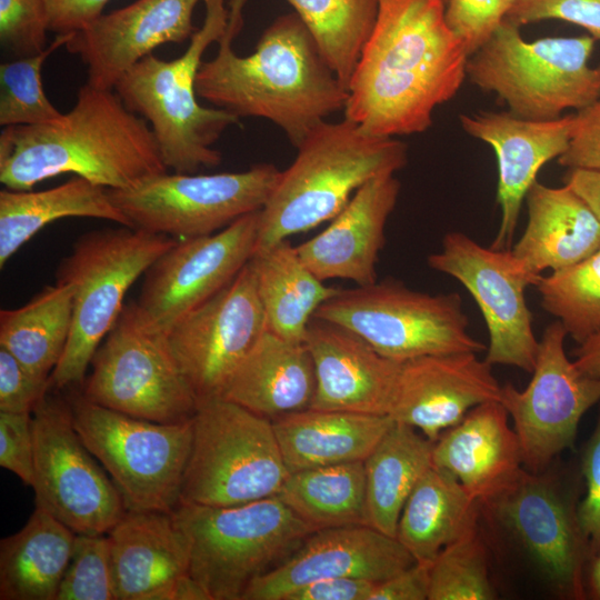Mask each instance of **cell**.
<instances>
[{
    "label": "cell",
    "instance_id": "1",
    "mask_svg": "<svg viewBox=\"0 0 600 600\" xmlns=\"http://www.w3.org/2000/svg\"><path fill=\"white\" fill-rule=\"evenodd\" d=\"M378 16L348 84L344 118L378 137L420 133L467 77L469 53L443 0H378Z\"/></svg>",
    "mask_w": 600,
    "mask_h": 600
},
{
    "label": "cell",
    "instance_id": "2",
    "mask_svg": "<svg viewBox=\"0 0 600 600\" xmlns=\"http://www.w3.org/2000/svg\"><path fill=\"white\" fill-rule=\"evenodd\" d=\"M241 28L228 21L217 54L200 64L197 94L239 118L273 122L297 148L326 118L343 110L348 90L296 12L273 20L246 57L232 49Z\"/></svg>",
    "mask_w": 600,
    "mask_h": 600
},
{
    "label": "cell",
    "instance_id": "3",
    "mask_svg": "<svg viewBox=\"0 0 600 600\" xmlns=\"http://www.w3.org/2000/svg\"><path fill=\"white\" fill-rule=\"evenodd\" d=\"M167 171L147 120L112 89L89 83L59 121L4 127L0 133V181L11 190H31L63 173L127 189Z\"/></svg>",
    "mask_w": 600,
    "mask_h": 600
},
{
    "label": "cell",
    "instance_id": "4",
    "mask_svg": "<svg viewBox=\"0 0 600 600\" xmlns=\"http://www.w3.org/2000/svg\"><path fill=\"white\" fill-rule=\"evenodd\" d=\"M297 150L260 210L254 253L332 220L360 187L408 161L404 142L367 133L346 118L322 121Z\"/></svg>",
    "mask_w": 600,
    "mask_h": 600
},
{
    "label": "cell",
    "instance_id": "5",
    "mask_svg": "<svg viewBox=\"0 0 600 600\" xmlns=\"http://www.w3.org/2000/svg\"><path fill=\"white\" fill-rule=\"evenodd\" d=\"M203 1L204 22L179 58L167 61L150 53L114 87L128 109L147 120L163 163L178 173H197L220 164L221 152L212 146L227 128L239 122L236 114L202 107L197 100L201 58L211 43L221 39L229 21L226 0Z\"/></svg>",
    "mask_w": 600,
    "mask_h": 600
},
{
    "label": "cell",
    "instance_id": "6",
    "mask_svg": "<svg viewBox=\"0 0 600 600\" xmlns=\"http://www.w3.org/2000/svg\"><path fill=\"white\" fill-rule=\"evenodd\" d=\"M178 239L120 226L80 236L58 264L56 281L71 286L72 327L50 376L57 390L82 386L100 343L118 320L134 281Z\"/></svg>",
    "mask_w": 600,
    "mask_h": 600
},
{
    "label": "cell",
    "instance_id": "7",
    "mask_svg": "<svg viewBox=\"0 0 600 600\" xmlns=\"http://www.w3.org/2000/svg\"><path fill=\"white\" fill-rule=\"evenodd\" d=\"M594 42L591 36L526 41L520 27L504 20L469 57L467 77L518 117L556 119L600 98V64L589 63Z\"/></svg>",
    "mask_w": 600,
    "mask_h": 600
},
{
    "label": "cell",
    "instance_id": "8",
    "mask_svg": "<svg viewBox=\"0 0 600 600\" xmlns=\"http://www.w3.org/2000/svg\"><path fill=\"white\" fill-rule=\"evenodd\" d=\"M171 513L189 541V573L210 600H241L254 579L313 532L277 496L223 507L179 504Z\"/></svg>",
    "mask_w": 600,
    "mask_h": 600
},
{
    "label": "cell",
    "instance_id": "9",
    "mask_svg": "<svg viewBox=\"0 0 600 600\" xmlns=\"http://www.w3.org/2000/svg\"><path fill=\"white\" fill-rule=\"evenodd\" d=\"M289 470L272 421L221 397L199 400L179 504H242L277 496Z\"/></svg>",
    "mask_w": 600,
    "mask_h": 600
},
{
    "label": "cell",
    "instance_id": "10",
    "mask_svg": "<svg viewBox=\"0 0 600 600\" xmlns=\"http://www.w3.org/2000/svg\"><path fill=\"white\" fill-rule=\"evenodd\" d=\"M80 439L117 487L127 511L172 512L180 502L192 444V418L161 423L68 398Z\"/></svg>",
    "mask_w": 600,
    "mask_h": 600
},
{
    "label": "cell",
    "instance_id": "11",
    "mask_svg": "<svg viewBox=\"0 0 600 600\" xmlns=\"http://www.w3.org/2000/svg\"><path fill=\"white\" fill-rule=\"evenodd\" d=\"M314 317L349 329L397 362L486 349L468 332L458 293L429 294L392 280L340 289Z\"/></svg>",
    "mask_w": 600,
    "mask_h": 600
},
{
    "label": "cell",
    "instance_id": "12",
    "mask_svg": "<svg viewBox=\"0 0 600 600\" xmlns=\"http://www.w3.org/2000/svg\"><path fill=\"white\" fill-rule=\"evenodd\" d=\"M523 469L503 491L480 503L526 550L553 591L586 599L584 573L590 549L579 518L584 490L578 463L560 474Z\"/></svg>",
    "mask_w": 600,
    "mask_h": 600
},
{
    "label": "cell",
    "instance_id": "13",
    "mask_svg": "<svg viewBox=\"0 0 600 600\" xmlns=\"http://www.w3.org/2000/svg\"><path fill=\"white\" fill-rule=\"evenodd\" d=\"M90 364L81 393L97 404L161 423L190 420L197 409L167 334L150 329L133 302L124 304Z\"/></svg>",
    "mask_w": 600,
    "mask_h": 600
},
{
    "label": "cell",
    "instance_id": "14",
    "mask_svg": "<svg viewBox=\"0 0 600 600\" xmlns=\"http://www.w3.org/2000/svg\"><path fill=\"white\" fill-rule=\"evenodd\" d=\"M280 172L272 163L212 174L167 171L108 193L132 228L186 239L212 234L261 210Z\"/></svg>",
    "mask_w": 600,
    "mask_h": 600
},
{
    "label": "cell",
    "instance_id": "15",
    "mask_svg": "<svg viewBox=\"0 0 600 600\" xmlns=\"http://www.w3.org/2000/svg\"><path fill=\"white\" fill-rule=\"evenodd\" d=\"M32 424L36 507L77 534H106L127 510L77 433L69 400L48 392L32 411Z\"/></svg>",
    "mask_w": 600,
    "mask_h": 600
},
{
    "label": "cell",
    "instance_id": "16",
    "mask_svg": "<svg viewBox=\"0 0 600 600\" xmlns=\"http://www.w3.org/2000/svg\"><path fill=\"white\" fill-rule=\"evenodd\" d=\"M567 331L550 323L539 341L532 378L523 390L502 386L500 402L512 419L523 467L543 472L576 442L584 413L600 401V378L583 376L564 351Z\"/></svg>",
    "mask_w": 600,
    "mask_h": 600
},
{
    "label": "cell",
    "instance_id": "17",
    "mask_svg": "<svg viewBox=\"0 0 600 600\" xmlns=\"http://www.w3.org/2000/svg\"><path fill=\"white\" fill-rule=\"evenodd\" d=\"M428 266L458 280L479 307L489 334L486 360L531 373L539 340L526 289L541 277L531 274L510 250L486 248L458 231L447 233Z\"/></svg>",
    "mask_w": 600,
    "mask_h": 600
},
{
    "label": "cell",
    "instance_id": "18",
    "mask_svg": "<svg viewBox=\"0 0 600 600\" xmlns=\"http://www.w3.org/2000/svg\"><path fill=\"white\" fill-rule=\"evenodd\" d=\"M260 210L212 234L178 239L144 272L138 300L141 320L168 334L188 313L226 288L251 260Z\"/></svg>",
    "mask_w": 600,
    "mask_h": 600
},
{
    "label": "cell",
    "instance_id": "19",
    "mask_svg": "<svg viewBox=\"0 0 600 600\" xmlns=\"http://www.w3.org/2000/svg\"><path fill=\"white\" fill-rule=\"evenodd\" d=\"M266 329L249 261L226 288L178 321L167 337L199 401L221 397L231 374Z\"/></svg>",
    "mask_w": 600,
    "mask_h": 600
},
{
    "label": "cell",
    "instance_id": "20",
    "mask_svg": "<svg viewBox=\"0 0 600 600\" xmlns=\"http://www.w3.org/2000/svg\"><path fill=\"white\" fill-rule=\"evenodd\" d=\"M416 562L401 542L368 526L310 533L281 563L254 579L241 600H283L308 583L328 578L383 581Z\"/></svg>",
    "mask_w": 600,
    "mask_h": 600
},
{
    "label": "cell",
    "instance_id": "21",
    "mask_svg": "<svg viewBox=\"0 0 600 600\" xmlns=\"http://www.w3.org/2000/svg\"><path fill=\"white\" fill-rule=\"evenodd\" d=\"M199 1L137 0L71 32L64 47L86 64L87 83L114 89L122 76L158 46L192 37L197 31L192 16Z\"/></svg>",
    "mask_w": 600,
    "mask_h": 600
},
{
    "label": "cell",
    "instance_id": "22",
    "mask_svg": "<svg viewBox=\"0 0 600 600\" xmlns=\"http://www.w3.org/2000/svg\"><path fill=\"white\" fill-rule=\"evenodd\" d=\"M491 367L477 352L430 354L404 361L389 416L436 441L474 407L500 400L502 386Z\"/></svg>",
    "mask_w": 600,
    "mask_h": 600
},
{
    "label": "cell",
    "instance_id": "23",
    "mask_svg": "<svg viewBox=\"0 0 600 600\" xmlns=\"http://www.w3.org/2000/svg\"><path fill=\"white\" fill-rule=\"evenodd\" d=\"M460 124L471 137L489 144L498 163L499 231L490 246L510 250L520 210L540 169L567 150L574 113L550 120H530L512 112L461 114Z\"/></svg>",
    "mask_w": 600,
    "mask_h": 600
},
{
    "label": "cell",
    "instance_id": "24",
    "mask_svg": "<svg viewBox=\"0 0 600 600\" xmlns=\"http://www.w3.org/2000/svg\"><path fill=\"white\" fill-rule=\"evenodd\" d=\"M303 342L316 373L310 408L390 414L402 362L381 356L349 329L316 317Z\"/></svg>",
    "mask_w": 600,
    "mask_h": 600
},
{
    "label": "cell",
    "instance_id": "25",
    "mask_svg": "<svg viewBox=\"0 0 600 600\" xmlns=\"http://www.w3.org/2000/svg\"><path fill=\"white\" fill-rule=\"evenodd\" d=\"M399 193L400 182L394 174L364 183L323 231L296 247L302 261L322 281L374 283L386 223Z\"/></svg>",
    "mask_w": 600,
    "mask_h": 600
},
{
    "label": "cell",
    "instance_id": "26",
    "mask_svg": "<svg viewBox=\"0 0 600 600\" xmlns=\"http://www.w3.org/2000/svg\"><path fill=\"white\" fill-rule=\"evenodd\" d=\"M107 536L117 600H174L190 548L171 512L126 511Z\"/></svg>",
    "mask_w": 600,
    "mask_h": 600
},
{
    "label": "cell",
    "instance_id": "27",
    "mask_svg": "<svg viewBox=\"0 0 600 600\" xmlns=\"http://www.w3.org/2000/svg\"><path fill=\"white\" fill-rule=\"evenodd\" d=\"M509 418L500 400L484 402L433 443L432 464L456 477L479 504L508 488L524 469Z\"/></svg>",
    "mask_w": 600,
    "mask_h": 600
},
{
    "label": "cell",
    "instance_id": "28",
    "mask_svg": "<svg viewBox=\"0 0 600 600\" xmlns=\"http://www.w3.org/2000/svg\"><path fill=\"white\" fill-rule=\"evenodd\" d=\"M526 201L528 223L510 251L531 274L570 267L600 249V220L569 186L536 181Z\"/></svg>",
    "mask_w": 600,
    "mask_h": 600
},
{
    "label": "cell",
    "instance_id": "29",
    "mask_svg": "<svg viewBox=\"0 0 600 600\" xmlns=\"http://www.w3.org/2000/svg\"><path fill=\"white\" fill-rule=\"evenodd\" d=\"M316 373L304 342L266 331L236 368L221 398L271 421L310 408Z\"/></svg>",
    "mask_w": 600,
    "mask_h": 600
},
{
    "label": "cell",
    "instance_id": "30",
    "mask_svg": "<svg viewBox=\"0 0 600 600\" xmlns=\"http://www.w3.org/2000/svg\"><path fill=\"white\" fill-rule=\"evenodd\" d=\"M392 423L390 416L313 408L272 420L289 472L364 461Z\"/></svg>",
    "mask_w": 600,
    "mask_h": 600
},
{
    "label": "cell",
    "instance_id": "31",
    "mask_svg": "<svg viewBox=\"0 0 600 600\" xmlns=\"http://www.w3.org/2000/svg\"><path fill=\"white\" fill-rule=\"evenodd\" d=\"M479 502L451 473L431 466L401 511L396 538L418 562L477 532Z\"/></svg>",
    "mask_w": 600,
    "mask_h": 600
},
{
    "label": "cell",
    "instance_id": "32",
    "mask_svg": "<svg viewBox=\"0 0 600 600\" xmlns=\"http://www.w3.org/2000/svg\"><path fill=\"white\" fill-rule=\"evenodd\" d=\"M76 533L36 507L24 527L0 542V599L56 600Z\"/></svg>",
    "mask_w": 600,
    "mask_h": 600
},
{
    "label": "cell",
    "instance_id": "33",
    "mask_svg": "<svg viewBox=\"0 0 600 600\" xmlns=\"http://www.w3.org/2000/svg\"><path fill=\"white\" fill-rule=\"evenodd\" d=\"M71 217L104 219L132 228L108 189L81 177L41 191L6 188L0 191V267L48 223Z\"/></svg>",
    "mask_w": 600,
    "mask_h": 600
},
{
    "label": "cell",
    "instance_id": "34",
    "mask_svg": "<svg viewBox=\"0 0 600 600\" xmlns=\"http://www.w3.org/2000/svg\"><path fill=\"white\" fill-rule=\"evenodd\" d=\"M250 264L267 329L287 340L303 342L316 311L340 289L320 280L288 240L254 253Z\"/></svg>",
    "mask_w": 600,
    "mask_h": 600
},
{
    "label": "cell",
    "instance_id": "35",
    "mask_svg": "<svg viewBox=\"0 0 600 600\" xmlns=\"http://www.w3.org/2000/svg\"><path fill=\"white\" fill-rule=\"evenodd\" d=\"M433 443L417 429L393 421L363 461L369 526L396 538L406 501L432 466Z\"/></svg>",
    "mask_w": 600,
    "mask_h": 600
},
{
    "label": "cell",
    "instance_id": "36",
    "mask_svg": "<svg viewBox=\"0 0 600 600\" xmlns=\"http://www.w3.org/2000/svg\"><path fill=\"white\" fill-rule=\"evenodd\" d=\"M73 316L71 286L56 281L17 309L0 311V347L43 379L60 361Z\"/></svg>",
    "mask_w": 600,
    "mask_h": 600
},
{
    "label": "cell",
    "instance_id": "37",
    "mask_svg": "<svg viewBox=\"0 0 600 600\" xmlns=\"http://www.w3.org/2000/svg\"><path fill=\"white\" fill-rule=\"evenodd\" d=\"M277 497L313 532L368 524L363 461L289 472Z\"/></svg>",
    "mask_w": 600,
    "mask_h": 600
},
{
    "label": "cell",
    "instance_id": "38",
    "mask_svg": "<svg viewBox=\"0 0 600 600\" xmlns=\"http://www.w3.org/2000/svg\"><path fill=\"white\" fill-rule=\"evenodd\" d=\"M347 88L374 27L378 0H287Z\"/></svg>",
    "mask_w": 600,
    "mask_h": 600
},
{
    "label": "cell",
    "instance_id": "39",
    "mask_svg": "<svg viewBox=\"0 0 600 600\" xmlns=\"http://www.w3.org/2000/svg\"><path fill=\"white\" fill-rule=\"evenodd\" d=\"M542 308L578 344L600 332V249L570 267L541 276Z\"/></svg>",
    "mask_w": 600,
    "mask_h": 600
},
{
    "label": "cell",
    "instance_id": "40",
    "mask_svg": "<svg viewBox=\"0 0 600 600\" xmlns=\"http://www.w3.org/2000/svg\"><path fill=\"white\" fill-rule=\"evenodd\" d=\"M71 33L57 34L38 54L0 64V124L31 126L59 121L61 113L47 98L41 69L46 59L64 46Z\"/></svg>",
    "mask_w": 600,
    "mask_h": 600
},
{
    "label": "cell",
    "instance_id": "41",
    "mask_svg": "<svg viewBox=\"0 0 600 600\" xmlns=\"http://www.w3.org/2000/svg\"><path fill=\"white\" fill-rule=\"evenodd\" d=\"M428 600H492L487 552L478 531L446 547L430 563Z\"/></svg>",
    "mask_w": 600,
    "mask_h": 600
},
{
    "label": "cell",
    "instance_id": "42",
    "mask_svg": "<svg viewBox=\"0 0 600 600\" xmlns=\"http://www.w3.org/2000/svg\"><path fill=\"white\" fill-rule=\"evenodd\" d=\"M56 600H117L107 533H76Z\"/></svg>",
    "mask_w": 600,
    "mask_h": 600
},
{
    "label": "cell",
    "instance_id": "43",
    "mask_svg": "<svg viewBox=\"0 0 600 600\" xmlns=\"http://www.w3.org/2000/svg\"><path fill=\"white\" fill-rule=\"evenodd\" d=\"M49 18L44 0H0L1 46L18 58L46 47Z\"/></svg>",
    "mask_w": 600,
    "mask_h": 600
},
{
    "label": "cell",
    "instance_id": "44",
    "mask_svg": "<svg viewBox=\"0 0 600 600\" xmlns=\"http://www.w3.org/2000/svg\"><path fill=\"white\" fill-rule=\"evenodd\" d=\"M516 1L449 0L446 21L471 56L493 36Z\"/></svg>",
    "mask_w": 600,
    "mask_h": 600
},
{
    "label": "cell",
    "instance_id": "45",
    "mask_svg": "<svg viewBox=\"0 0 600 600\" xmlns=\"http://www.w3.org/2000/svg\"><path fill=\"white\" fill-rule=\"evenodd\" d=\"M548 19L580 26L600 40V0H517L504 20L521 27Z\"/></svg>",
    "mask_w": 600,
    "mask_h": 600
},
{
    "label": "cell",
    "instance_id": "46",
    "mask_svg": "<svg viewBox=\"0 0 600 600\" xmlns=\"http://www.w3.org/2000/svg\"><path fill=\"white\" fill-rule=\"evenodd\" d=\"M579 467L584 494L578 506V518L588 539L591 558L600 551V413L591 436L582 447Z\"/></svg>",
    "mask_w": 600,
    "mask_h": 600
},
{
    "label": "cell",
    "instance_id": "47",
    "mask_svg": "<svg viewBox=\"0 0 600 600\" xmlns=\"http://www.w3.org/2000/svg\"><path fill=\"white\" fill-rule=\"evenodd\" d=\"M50 388V379L37 377L0 347L1 412L32 413Z\"/></svg>",
    "mask_w": 600,
    "mask_h": 600
},
{
    "label": "cell",
    "instance_id": "48",
    "mask_svg": "<svg viewBox=\"0 0 600 600\" xmlns=\"http://www.w3.org/2000/svg\"><path fill=\"white\" fill-rule=\"evenodd\" d=\"M0 466L32 487L34 437L32 413L0 411Z\"/></svg>",
    "mask_w": 600,
    "mask_h": 600
},
{
    "label": "cell",
    "instance_id": "49",
    "mask_svg": "<svg viewBox=\"0 0 600 600\" xmlns=\"http://www.w3.org/2000/svg\"><path fill=\"white\" fill-rule=\"evenodd\" d=\"M557 160L568 169L600 171V98L574 113L569 146Z\"/></svg>",
    "mask_w": 600,
    "mask_h": 600
},
{
    "label": "cell",
    "instance_id": "50",
    "mask_svg": "<svg viewBox=\"0 0 600 600\" xmlns=\"http://www.w3.org/2000/svg\"><path fill=\"white\" fill-rule=\"evenodd\" d=\"M430 563L416 561L392 577L377 582L369 600H428Z\"/></svg>",
    "mask_w": 600,
    "mask_h": 600
},
{
    "label": "cell",
    "instance_id": "51",
    "mask_svg": "<svg viewBox=\"0 0 600 600\" xmlns=\"http://www.w3.org/2000/svg\"><path fill=\"white\" fill-rule=\"evenodd\" d=\"M377 582L362 578H328L293 590L283 600H369Z\"/></svg>",
    "mask_w": 600,
    "mask_h": 600
},
{
    "label": "cell",
    "instance_id": "52",
    "mask_svg": "<svg viewBox=\"0 0 600 600\" xmlns=\"http://www.w3.org/2000/svg\"><path fill=\"white\" fill-rule=\"evenodd\" d=\"M110 0H44L49 30L57 34L78 31L99 16Z\"/></svg>",
    "mask_w": 600,
    "mask_h": 600
},
{
    "label": "cell",
    "instance_id": "53",
    "mask_svg": "<svg viewBox=\"0 0 600 600\" xmlns=\"http://www.w3.org/2000/svg\"><path fill=\"white\" fill-rule=\"evenodd\" d=\"M563 182L588 203L600 220V171L568 169Z\"/></svg>",
    "mask_w": 600,
    "mask_h": 600
},
{
    "label": "cell",
    "instance_id": "54",
    "mask_svg": "<svg viewBox=\"0 0 600 600\" xmlns=\"http://www.w3.org/2000/svg\"><path fill=\"white\" fill-rule=\"evenodd\" d=\"M574 356L573 363L581 374L600 378V332L579 343Z\"/></svg>",
    "mask_w": 600,
    "mask_h": 600
},
{
    "label": "cell",
    "instance_id": "55",
    "mask_svg": "<svg viewBox=\"0 0 600 600\" xmlns=\"http://www.w3.org/2000/svg\"><path fill=\"white\" fill-rule=\"evenodd\" d=\"M586 599L600 600V551L593 554L586 567Z\"/></svg>",
    "mask_w": 600,
    "mask_h": 600
},
{
    "label": "cell",
    "instance_id": "56",
    "mask_svg": "<svg viewBox=\"0 0 600 600\" xmlns=\"http://www.w3.org/2000/svg\"><path fill=\"white\" fill-rule=\"evenodd\" d=\"M247 0H230L229 17L233 19H242V10Z\"/></svg>",
    "mask_w": 600,
    "mask_h": 600
},
{
    "label": "cell",
    "instance_id": "57",
    "mask_svg": "<svg viewBox=\"0 0 600 600\" xmlns=\"http://www.w3.org/2000/svg\"><path fill=\"white\" fill-rule=\"evenodd\" d=\"M443 1H444V3L447 4L449 0H443Z\"/></svg>",
    "mask_w": 600,
    "mask_h": 600
}]
</instances>
